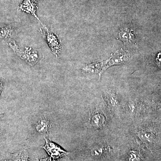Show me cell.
Listing matches in <instances>:
<instances>
[{
	"label": "cell",
	"mask_w": 161,
	"mask_h": 161,
	"mask_svg": "<svg viewBox=\"0 0 161 161\" xmlns=\"http://www.w3.org/2000/svg\"><path fill=\"white\" fill-rule=\"evenodd\" d=\"M43 27L44 29H40L41 35L48 43L53 53L58 57L63 49L61 40L53 31L50 30L43 25Z\"/></svg>",
	"instance_id": "cell-1"
},
{
	"label": "cell",
	"mask_w": 161,
	"mask_h": 161,
	"mask_svg": "<svg viewBox=\"0 0 161 161\" xmlns=\"http://www.w3.org/2000/svg\"><path fill=\"white\" fill-rule=\"evenodd\" d=\"M130 58V54L128 51L122 48L118 50L114 53H112L111 58L108 60L106 70L113 65H119L125 63Z\"/></svg>",
	"instance_id": "cell-2"
},
{
	"label": "cell",
	"mask_w": 161,
	"mask_h": 161,
	"mask_svg": "<svg viewBox=\"0 0 161 161\" xmlns=\"http://www.w3.org/2000/svg\"><path fill=\"white\" fill-rule=\"evenodd\" d=\"M117 39L122 41L125 45L129 43L136 44L134 28L131 25H125L119 30Z\"/></svg>",
	"instance_id": "cell-3"
},
{
	"label": "cell",
	"mask_w": 161,
	"mask_h": 161,
	"mask_svg": "<svg viewBox=\"0 0 161 161\" xmlns=\"http://www.w3.org/2000/svg\"><path fill=\"white\" fill-rule=\"evenodd\" d=\"M46 143L42 148L44 149L50 155L53 159H58L66 155L68 153L61 149L58 145L53 142L45 138Z\"/></svg>",
	"instance_id": "cell-4"
},
{
	"label": "cell",
	"mask_w": 161,
	"mask_h": 161,
	"mask_svg": "<svg viewBox=\"0 0 161 161\" xmlns=\"http://www.w3.org/2000/svg\"><path fill=\"white\" fill-rule=\"evenodd\" d=\"M107 61L108 60H103L85 64L82 67V72L88 74H98L100 78L101 75L106 70Z\"/></svg>",
	"instance_id": "cell-5"
},
{
	"label": "cell",
	"mask_w": 161,
	"mask_h": 161,
	"mask_svg": "<svg viewBox=\"0 0 161 161\" xmlns=\"http://www.w3.org/2000/svg\"><path fill=\"white\" fill-rule=\"evenodd\" d=\"M38 1L39 0H24L23 3L20 4L18 9L25 12L28 14L32 15L41 23L36 14V12L38 9Z\"/></svg>",
	"instance_id": "cell-6"
},
{
	"label": "cell",
	"mask_w": 161,
	"mask_h": 161,
	"mask_svg": "<svg viewBox=\"0 0 161 161\" xmlns=\"http://www.w3.org/2000/svg\"><path fill=\"white\" fill-rule=\"evenodd\" d=\"M15 52H17L18 54L21 56V58L25 59L28 63L31 65H34L37 63L40 59L37 52L31 48L29 49V48H27L25 51L23 53H20L18 51H15Z\"/></svg>",
	"instance_id": "cell-7"
},
{
	"label": "cell",
	"mask_w": 161,
	"mask_h": 161,
	"mask_svg": "<svg viewBox=\"0 0 161 161\" xmlns=\"http://www.w3.org/2000/svg\"><path fill=\"white\" fill-rule=\"evenodd\" d=\"M106 122L104 115L99 112H95L91 116L89 125L94 129H99L104 126Z\"/></svg>",
	"instance_id": "cell-8"
},
{
	"label": "cell",
	"mask_w": 161,
	"mask_h": 161,
	"mask_svg": "<svg viewBox=\"0 0 161 161\" xmlns=\"http://www.w3.org/2000/svg\"><path fill=\"white\" fill-rule=\"evenodd\" d=\"M51 128L50 121L45 117L40 118L36 125V130L40 134H47Z\"/></svg>",
	"instance_id": "cell-9"
},
{
	"label": "cell",
	"mask_w": 161,
	"mask_h": 161,
	"mask_svg": "<svg viewBox=\"0 0 161 161\" xmlns=\"http://www.w3.org/2000/svg\"><path fill=\"white\" fill-rule=\"evenodd\" d=\"M106 99L108 104L112 108L114 109L118 106L119 101L115 92L109 91L107 92L105 95Z\"/></svg>",
	"instance_id": "cell-10"
},
{
	"label": "cell",
	"mask_w": 161,
	"mask_h": 161,
	"mask_svg": "<svg viewBox=\"0 0 161 161\" xmlns=\"http://www.w3.org/2000/svg\"><path fill=\"white\" fill-rule=\"evenodd\" d=\"M140 139L145 143H152L154 140V134L147 130H141L137 132Z\"/></svg>",
	"instance_id": "cell-11"
},
{
	"label": "cell",
	"mask_w": 161,
	"mask_h": 161,
	"mask_svg": "<svg viewBox=\"0 0 161 161\" xmlns=\"http://www.w3.org/2000/svg\"><path fill=\"white\" fill-rule=\"evenodd\" d=\"M108 151L107 146L103 145H98L92 148V154L96 158H100L103 156Z\"/></svg>",
	"instance_id": "cell-12"
},
{
	"label": "cell",
	"mask_w": 161,
	"mask_h": 161,
	"mask_svg": "<svg viewBox=\"0 0 161 161\" xmlns=\"http://www.w3.org/2000/svg\"><path fill=\"white\" fill-rule=\"evenodd\" d=\"M14 28L11 26L0 28V38L8 39L12 38Z\"/></svg>",
	"instance_id": "cell-13"
},
{
	"label": "cell",
	"mask_w": 161,
	"mask_h": 161,
	"mask_svg": "<svg viewBox=\"0 0 161 161\" xmlns=\"http://www.w3.org/2000/svg\"><path fill=\"white\" fill-rule=\"evenodd\" d=\"M128 159L129 161H139L140 160V156L137 151L132 150L129 153Z\"/></svg>",
	"instance_id": "cell-14"
},
{
	"label": "cell",
	"mask_w": 161,
	"mask_h": 161,
	"mask_svg": "<svg viewBox=\"0 0 161 161\" xmlns=\"http://www.w3.org/2000/svg\"><path fill=\"white\" fill-rule=\"evenodd\" d=\"M154 62L156 65L161 70V53H158L155 58Z\"/></svg>",
	"instance_id": "cell-15"
},
{
	"label": "cell",
	"mask_w": 161,
	"mask_h": 161,
	"mask_svg": "<svg viewBox=\"0 0 161 161\" xmlns=\"http://www.w3.org/2000/svg\"><path fill=\"white\" fill-rule=\"evenodd\" d=\"M18 161H28V157L26 151L20 153Z\"/></svg>",
	"instance_id": "cell-16"
},
{
	"label": "cell",
	"mask_w": 161,
	"mask_h": 161,
	"mask_svg": "<svg viewBox=\"0 0 161 161\" xmlns=\"http://www.w3.org/2000/svg\"><path fill=\"white\" fill-rule=\"evenodd\" d=\"M4 83V78H0V95L3 91V85Z\"/></svg>",
	"instance_id": "cell-17"
},
{
	"label": "cell",
	"mask_w": 161,
	"mask_h": 161,
	"mask_svg": "<svg viewBox=\"0 0 161 161\" xmlns=\"http://www.w3.org/2000/svg\"><path fill=\"white\" fill-rule=\"evenodd\" d=\"M40 161H56L55 160V159L52 158L50 157L47 158H42L40 160Z\"/></svg>",
	"instance_id": "cell-18"
},
{
	"label": "cell",
	"mask_w": 161,
	"mask_h": 161,
	"mask_svg": "<svg viewBox=\"0 0 161 161\" xmlns=\"http://www.w3.org/2000/svg\"><path fill=\"white\" fill-rule=\"evenodd\" d=\"M28 161H39L37 158L31 159H28Z\"/></svg>",
	"instance_id": "cell-19"
},
{
	"label": "cell",
	"mask_w": 161,
	"mask_h": 161,
	"mask_svg": "<svg viewBox=\"0 0 161 161\" xmlns=\"http://www.w3.org/2000/svg\"><path fill=\"white\" fill-rule=\"evenodd\" d=\"M19 156H18V158L17 159V160L16 161H18V160H19ZM3 161H14L13 160H12V159H9L4 160H3Z\"/></svg>",
	"instance_id": "cell-20"
}]
</instances>
